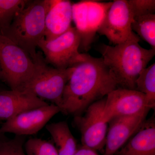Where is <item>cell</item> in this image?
<instances>
[{"label": "cell", "mask_w": 155, "mask_h": 155, "mask_svg": "<svg viewBox=\"0 0 155 155\" xmlns=\"http://www.w3.org/2000/svg\"><path fill=\"white\" fill-rule=\"evenodd\" d=\"M64 89L61 112L81 116L91 105L118 88L103 58L84 54L83 61L75 64Z\"/></svg>", "instance_id": "obj_1"}, {"label": "cell", "mask_w": 155, "mask_h": 155, "mask_svg": "<svg viewBox=\"0 0 155 155\" xmlns=\"http://www.w3.org/2000/svg\"><path fill=\"white\" fill-rule=\"evenodd\" d=\"M97 50L118 88L136 90V81L155 55V50L129 41L114 46L101 44Z\"/></svg>", "instance_id": "obj_2"}, {"label": "cell", "mask_w": 155, "mask_h": 155, "mask_svg": "<svg viewBox=\"0 0 155 155\" xmlns=\"http://www.w3.org/2000/svg\"><path fill=\"white\" fill-rule=\"evenodd\" d=\"M50 4V0L28 1L9 28L1 34L22 48L33 61L37 56L38 43L45 38V21Z\"/></svg>", "instance_id": "obj_3"}, {"label": "cell", "mask_w": 155, "mask_h": 155, "mask_svg": "<svg viewBox=\"0 0 155 155\" xmlns=\"http://www.w3.org/2000/svg\"><path fill=\"white\" fill-rule=\"evenodd\" d=\"M36 64L22 48L0 34L1 79L12 90L23 91L35 72Z\"/></svg>", "instance_id": "obj_4"}, {"label": "cell", "mask_w": 155, "mask_h": 155, "mask_svg": "<svg viewBox=\"0 0 155 155\" xmlns=\"http://www.w3.org/2000/svg\"><path fill=\"white\" fill-rule=\"evenodd\" d=\"M33 61L36 64L35 72L22 92L49 101L61 109L64 89L74 67L61 69L50 67L38 52Z\"/></svg>", "instance_id": "obj_5"}, {"label": "cell", "mask_w": 155, "mask_h": 155, "mask_svg": "<svg viewBox=\"0 0 155 155\" xmlns=\"http://www.w3.org/2000/svg\"><path fill=\"white\" fill-rule=\"evenodd\" d=\"M81 39L75 27L52 39L44 38L38 47L43 52L46 63L55 68L66 69L83 61L84 54L79 52Z\"/></svg>", "instance_id": "obj_6"}, {"label": "cell", "mask_w": 155, "mask_h": 155, "mask_svg": "<svg viewBox=\"0 0 155 155\" xmlns=\"http://www.w3.org/2000/svg\"><path fill=\"white\" fill-rule=\"evenodd\" d=\"M112 3L87 0L72 4V21L81 39L79 49H90Z\"/></svg>", "instance_id": "obj_7"}, {"label": "cell", "mask_w": 155, "mask_h": 155, "mask_svg": "<svg viewBox=\"0 0 155 155\" xmlns=\"http://www.w3.org/2000/svg\"><path fill=\"white\" fill-rule=\"evenodd\" d=\"M132 11L127 0H115L107 12L98 32L115 45L129 41L139 42L140 38L132 30Z\"/></svg>", "instance_id": "obj_8"}, {"label": "cell", "mask_w": 155, "mask_h": 155, "mask_svg": "<svg viewBox=\"0 0 155 155\" xmlns=\"http://www.w3.org/2000/svg\"><path fill=\"white\" fill-rule=\"evenodd\" d=\"M106 97L91 105L84 116H74V124L81 134L82 145L97 150L105 147L108 123L102 118Z\"/></svg>", "instance_id": "obj_9"}, {"label": "cell", "mask_w": 155, "mask_h": 155, "mask_svg": "<svg viewBox=\"0 0 155 155\" xmlns=\"http://www.w3.org/2000/svg\"><path fill=\"white\" fill-rule=\"evenodd\" d=\"M60 112V108L54 104L25 111L6 121L0 127V132L25 136L36 134Z\"/></svg>", "instance_id": "obj_10"}, {"label": "cell", "mask_w": 155, "mask_h": 155, "mask_svg": "<svg viewBox=\"0 0 155 155\" xmlns=\"http://www.w3.org/2000/svg\"><path fill=\"white\" fill-rule=\"evenodd\" d=\"M147 108H150L143 94L134 90L117 88L106 96L102 118L108 123L115 117L134 115Z\"/></svg>", "instance_id": "obj_11"}, {"label": "cell", "mask_w": 155, "mask_h": 155, "mask_svg": "<svg viewBox=\"0 0 155 155\" xmlns=\"http://www.w3.org/2000/svg\"><path fill=\"white\" fill-rule=\"evenodd\" d=\"M150 108L137 114L115 117L108 122L104 155H115L146 121Z\"/></svg>", "instance_id": "obj_12"}, {"label": "cell", "mask_w": 155, "mask_h": 155, "mask_svg": "<svg viewBox=\"0 0 155 155\" xmlns=\"http://www.w3.org/2000/svg\"><path fill=\"white\" fill-rule=\"evenodd\" d=\"M48 104L30 93L3 91H0V119L8 121L23 112Z\"/></svg>", "instance_id": "obj_13"}, {"label": "cell", "mask_w": 155, "mask_h": 155, "mask_svg": "<svg viewBox=\"0 0 155 155\" xmlns=\"http://www.w3.org/2000/svg\"><path fill=\"white\" fill-rule=\"evenodd\" d=\"M72 2L68 0H50L45 21V39L55 38L72 27Z\"/></svg>", "instance_id": "obj_14"}, {"label": "cell", "mask_w": 155, "mask_h": 155, "mask_svg": "<svg viewBox=\"0 0 155 155\" xmlns=\"http://www.w3.org/2000/svg\"><path fill=\"white\" fill-rule=\"evenodd\" d=\"M115 155H155L154 119L146 120L127 144Z\"/></svg>", "instance_id": "obj_15"}, {"label": "cell", "mask_w": 155, "mask_h": 155, "mask_svg": "<svg viewBox=\"0 0 155 155\" xmlns=\"http://www.w3.org/2000/svg\"><path fill=\"white\" fill-rule=\"evenodd\" d=\"M46 129L55 143L58 155H74L77 149L76 140L68 123L61 121L48 124Z\"/></svg>", "instance_id": "obj_16"}, {"label": "cell", "mask_w": 155, "mask_h": 155, "mask_svg": "<svg viewBox=\"0 0 155 155\" xmlns=\"http://www.w3.org/2000/svg\"><path fill=\"white\" fill-rule=\"evenodd\" d=\"M136 90L143 94L146 97L151 109L155 106V64L145 68L136 81Z\"/></svg>", "instance_id": "obj_17"}, {"label": "cell", "mask_w": 155, "mask_h": 155, "mask_svg": "<svg viewBox=\"0 0 155 155\" xmlns=\"http://www.w3.org/2000/svg\"><path fill=\"white\" fill-rule=\"evenodd\" d=\"M134 32L147 42L155 50V14H149L134 18L131 24Z\"/></svg>", "instance_id": "obj_18"}, {"label": "cell", "mask_w": 155, "mask_h": 155, "mask_svg": "<svg viewBox=\"0 0 155 155\" xmlns=\"http://www.w3.org/2000/svg\"><path fill=\"white\" fill-rule=\"evenodd\" d=\"M29 1L0 0V34H2L11 25L17 14Z\"/></svg>", "instance_id": "obj_19"}, {"label": "cell", "mask_w": 155, "mask_h": 155, "mask_svg": "<svg viewBox=\"0 0 155 155\" xmlns=\"http://www.w3.org/2000/svg\"><path fill=\"white\" fill-rule=\"evenodd\" d=\"M24 148L26 155H58V150L52 143L41 138L26 140Z\"/></svg>", "instance_id": "obj_20"}, {"label": "cell", "mask_w": 155, "mask_h": 155, "mask_svg": "<svg viewBox=\"0 0 155 155\" xmlns=\"http://www.w3.org/2000/svg\"><path fill=\"white\" fill-rule=\"evenodd\" d=\"M26 136L15 135L14 138L0 140V155H26L24 145Z\"/></svg>", "instance_id": "obj_21"}, {"label": "cell", "mask_w": 155, "mask_h": 155, "mask_svg": "<svg viewBox=\"0 0 155 155\" xmlns=\"http://www.w3.org/2000/svg\"><path fill=\"white\" fill-rule=\"evenodd\" d=\"M134 18L155 14V0H128Z\"/></svg>", "instance_id": "obj_22"}, {"label": "cell", "mask_w": 155, "mask_h": 155, "mask_svg": "<svg viewBox=\"0 0 155 155\" xmlns=\"http://www.w3.org/2000/svg\"><path fill=\"white\" fill-rule=\"evenodd\" d=\"M74 155H98L97 152L94 150L87 147L81 146L77 147L76 152Z\"/></svg>", "instance_id": "obj_23"}, {"label": "cell", "mask_w": 155, "mask_h": 155, "mask_svg": "<svg viewBox=\"0 0 155 155\" xmlns=\"http://www.w3.org/2000/svg\"><path fill=\"white\" fill-rule=\"evenodd\" d=\"M8 138L6 137L5 134H3L0 132V140H6Z\"/></svg>", "instance_id": "obj_24"}, {"label": "cell", "mask_w": 155, "mask_h": 155, "mask_svg": "<svg viewBox=\"0 0 155 155\" xmlns=\"http://www.w3.org/2000/svg\"><path fill=\"white\" fill-rule=\"evenodd\" d=\"M2 80V79H1V69H0V80Z\"/></svg>", "instance_id": "obj_25"}]
</instances>
